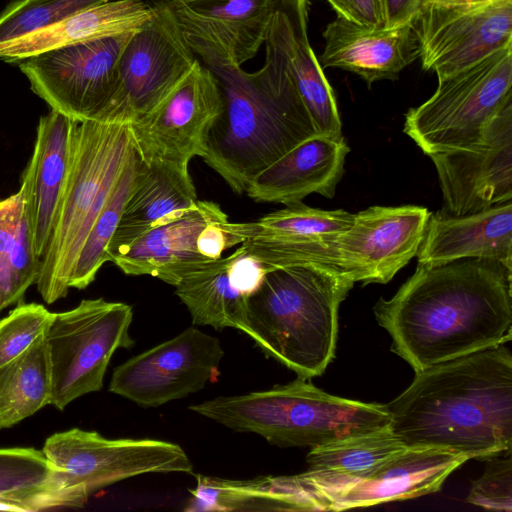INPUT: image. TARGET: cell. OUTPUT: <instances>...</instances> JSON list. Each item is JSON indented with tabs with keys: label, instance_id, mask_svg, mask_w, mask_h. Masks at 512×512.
Segmentation results:
<instances>
[{
	"label": "cell",
	"instance_id": "cell-1",
	"mask_svg": "<svg viewBox=\"0 0 512 512\" xmlns=\"http://www.w3.org/2000/svg\"><path fill=\"white\" fill-rule=\"evenodd\" d=\"M176 16L196 57L218 80L222 109L209 129L202 159L235 193L288 151L316 135L283 56L267 32L263 66L252 73L235 58L218 25L164 2Z\"/></svg>",
	"mask_w": 512,
	"mask_h": 512
},
{
	"label": "cell",
	"instance_id": "cell-2",
	"mask_svg": "<svg viewBox=\"0 0 512 512\" xmlns=\"http://www.w3.org/2000/svg\"><path fill=\"white\" fill-rule=\"evenodd\" d=\"M511 275L491 259L418 264L374 314L391 350L418 372L511 341Z\"/></svg>",
	"mask_w": 512,
	"mask_h": 512
},
{
	"label": "cell",
	"instance_id": "cell-3",
	"mask_svg": "<svg viewBox=\"0 0 512 512\" xmlns=\"http://www.w3.org/2000/svg\"><path fill=\"white\" fill-rule=\"evenodd\" d=\"M388 429L407 448L487 460L512 448V355L504 345L415 372L385 405Z\"/></svg>",
	"mask_w": 512,
	"mask_h": 512
},
{
	"label": "cell",
	"instance_id": "cell-4",
	"mask_svg": "<svg viewBox=\"0 0 512 512\" xmlns=\"http://www.w3.org/2000/svg\"><path fill=\"white\" fill-rule=\"evenodd\" d=\"M354 283L325 264L270 269L248 297L243 333L298 377L320 376L334 358L339 306Z\"/></svg>",
	"mask_w": 512,
	"mask_h": 512
},
{
	"label": "cell",
	"instance_id": "cell-5",
	"mask_svg": "<svg viewBox=\"0 0 512 512\" xmlns=\"http://www.w3.org/2000/svg\"><path fill=\"white\" fill-rule=\"evenodd\" d=\"M189 410L280 447L311 448L387 429L385 405L330 395L306 379L238 396H219Z\"/></svg>",
	"mask_w": 512,
	"mask_h": 512
},
{
	"label": "cell",
	"instance_id": "cell-6",
	"mask_svg": "<svg viewBox=\"0 0 512 512\" xmlns=\"http://www.w3.org/2000/svg\"><path fill=\"white\" fill-rule=\"evenodd\" d=\"M430 215L415 205L372 206L354 214L349 228L326 241L291 243L256 236L241 245L268 270L319 263L354 282L385 284L417 255Z\"/></svg>",
	"mask_w": 512,
	"mask_h": 512
},
{
	"label": "cell",
	"instance_id": "cell-7",
	"mask_svg": "<svg viewBox=\"0 0 512 512\" xmlns=\"http://www.w3.org/2000/svg\"><path fill=\"white\" fill-rule=\"evenodd\" d=\"M134 148L128 123H78L68 180L36 282L47 304L67 295L85 222L106 179L126 164Z\"/></svg>",
	"mask_w": 512,
	"mask_h": 512
},
{
	"label": "cell",
	"instance_id": "cell-8",
	"mask_svg": "<svg viewBox=\"0 0 512 512\" xmlns=\"http://www.w3.org/2000/svg\"><path fill=\"white\" fill-rule=\"evenodd\" d=\"M512 101V43L438 79L433 95L405 115L404 132L428 156L478 142Z\"/></svg>",
	"mask_w": 512,
	"mask_h": 512
},
{
	"label": "cell",
	"instance_id": "cell-9",
	"mask_svg": "<svg viewBox=\"0 0 512 512\" xmlns=\"http://www.w3.org/2000/svg\"><path fill=\"white\" fill-rule=\"evenodd\" d=\"M132 307L103 298L82 300L75 308L54 313L46 332L51 365V403L63 410L75 399L99 391L113 356L130 348Z\"/></svg>",
	"mask_w": 512,
	"mask_h": 512
},
{
	"label": "cell",
	"instance_id": "cell-10",
	"mask_svg": "<svg viewBox=\"0 0 512 512\" xmlns=\"http://www.w3.org/2000/svg\"><path fill=\"white\" fill-rule=\"evenodd\" d=\"M66 486L87 500L119 481L151 473H192L187 453L156 439H109L96 431L72 428L48 437L42 449Z\"/></svg>",
	"mask_w": 512,
	"mask_h": 512
},
{
	"label": "cell",
	"instance_id": "cell-11",
	"mask_svg": "<svg viewBox=\"0 0 512 512\" xmlns=\"http://www.w3.org/2000/svg\"><path fill=\"white\" fill-rule=\"evenodd\" d=\"M134 33L58 47L16 63L51 110L98 121L116 85L120 56Z\"/></svg>",
	"mask_w": 512,
	"mask_h": 512
},
{
	"label": "cell",
	"instance_id": "cell-12",
	"mask_svg": "<svg viewBox=\"0 0 512 512\" xmlns=\"http://www.w3.org/2000/svg\"><path fill=\"white\" fill-rule=\"evenodd\" d=\"M150 4L156 12L126 44L113 94L98 121L130 123L146 114L197 59L174 13L163 4Z\"/></svg>",
	"mask_w": 512,
	"mask_h": 512
},
{
	"label": "cell",
	"instance_id": "cell-13",
	"mask_svg": "<svg viewBox=\"0 0 512 512\" xmlns=\"http://www.w3.org/2000/svg\"><path fill=\"white\" fill-rule=\"evenodd\" d=\"M222 104L217 78L197 58L153 109L128 123L142 161L189 169L193 157L204 155L209 129Z\"/></svg>",
	"mask_w": 512,
	"mask_h": 512
},
{
	"label": "cell",
	"instance_id": "cell-14",
	"mask_svg": "<svg viewBox=\"0 0 512 512\" xmlns=\"http://www.w3.org/2000/svg\"><path fill=\"white\" fill-rule=\"evenodd\" d=\"M218 338L189 327L113 371L110 392L143 407H158L203 389L219 374Z\"/></svg>",
	"mask_w": 512,
	"mask_h": 512
},
{
	"label": "cell",
	"instance_id": "cell-15",
	"mask_svg": "<svg viewBox=\"0 0 512 512\" xmlns=\"http://www.w3.org/2000/svg\"><path fill=\"white\" fill-rule=\"evenodd\" d=\"M411 25L422 68L438 79L512 43V0L457 7H422Z\"/></svg>",
	"mask_w": 512,
	"mask_h": 512
},
{
	"label": "cell",
	"instance_id": "cell-16",
	"mask_svg": "<svg viewBox=\"0 0 512 512\" xmlns=\"http://www.w3.org/2000/svg\"><path fill=\"white\" fill-rule=\"evenodd\" d=\"M443 195V212L462 216L512 200V101L469 146L429 155Z\"/></svg>",
	"mask_w": 512,
	"mask_h": 512
},
{
	"label": "cell",
	"instance_id": "cell-17",
	"mask_svg": "<svg viewBox=\"0 0 512 512\" xmlns=\"http://www.w3.org/2000/svg\"><path fill=\"white\" fill-rule=\"evenodd\" d=\"M467 460L443 449L406 448L353 484L303 494L298 510L341 511L434 493Z\"/></svg>",
	"mask_w": 512,
	"mask_h": 512
},
{
	"label": "cell",
	"instance_id": "cell-18",
	"mask_svg": "<svg viewBox=\"0 0 512 512\" xmlns=\"http://www.w3.org/2000/svg\"><path fill=\"white\" fill-rule=\"evenodd\" d=\"M77 121L51 110L39 119L19 189L35 254L43 258L71 167Z\"/></svg>",
	"mask_w": 512,
	"mask_h": 512
},
{
	"label": "cell",
	"instance_id": "cell-19",
	"mask_svg": "<svg viewBox=\"0 0 512 512\" xmlns=\"http://www.w3.org/2000/svg\"><path fill=\"white\" fill-rule=\"evenodd\" d=\"M322 68H340L360 76L369 86L379 80H395L420 57L417 35L411 24L396 29H374L340 16L324 32Z\"/></svg>",
	"mask_w": 512,
	"mask_h": 512
},
{
	"label": "cell",
	"instance_id": "cell-20",
	"mask_svg": "<svg viewBox=\"0 0 512 512\" xmlns=\"http://www.w3.org/2000/svg\"><path fill=\"white\" fill-rule=\"evenodd\" d=\"M349 151L344 137L316 134L259 173L246 193L256 202L285 205L302 202L312 193L332 198Z\"/></svg>",
	"mask_w": 512,
	"mask_h": 512
},
{
	"label": "cell",
	"instance_id": "cell-21",
	"mask_svg": "<svg viewBox=\"0 0 512 512\" xmlns=\"http://www.w3.org/2000/svg\"><path fill=\"white\" fill-rule=\"evenodd\" d=\"M418 264L438 265L465 258L491 259L512 268V202L453 216L431 214L417 252Z\"/></svg>",
	"mask_w": 512,
	"mask_h": 512
},
{
	"label": "cell",
	"instance_id": "cell-22",
	"mask_svg": "<svg viewBox=\"0 0 512 512\" xmlns=\"http://www.w3.org/2000/svg\"><path fill=\"white\" fill-rule=\"evenodd\" d=\"M308 1L279 0L268 28L316 133L343 137L333 90L308 39Z\"/></svg>",
	"mask_w": 512,
	"mask_h": 512
},
{
	"label": "cell",
	"instance_id": "cell-23",
	"mask_svg": "<svg viewBox=\"0 0 512 512\" xmlns=\"http://www.w3.org/2000/svg\"><path fill=\"white\" fill-rule=\"evenodd\" d=\"M227 219L217 203L198 200L193 209L148 232L112 262L127 275H150L175 286L185 275L211 261L196 248L201 230L211 222Z\"/></svg>",
	"mask_w": 512,
	"mask_h": 512
},
{
	"label": "cell",
	"instance_id": "cell-24",
	"mask_svg": "<svg viewBox=\"0 0 512 512\" xmlns=\"http://www.w3.org/2000/svg\"><path fill=\"white\" fill-rule=\"evenodd\" d=\"M197 202L189 169L144 163L107 248V261L124 254L148 232L180 218Z\"/></svg>",
	"mask_w": 512,
	"mask_h": 512
},
{
	"label": "cell",
	"instance_id": "cell-25",
	"mask_svg": "<svg viewBox=\"0 0 512 512\" xmlns=\"http://www.w3.org/2000/svg\"><path fill=\"white\" fill-rule=\"evenodd\" d=\"M406 448L388 428L311 448L305 472L282 476L292 510L303 494L353 484Z\"/></svg>",
	"mask_w": 512,
	"mask_h": 512
},
{
	"label": "cell",
	"instance_id": "cell-26",
	"mask_svg": "<svg viewBox=\"0 0 512 512\" xmlns=\"http://www.w3.org/2000/svg\"><path fill=\"white\" fill-rule=\"evenodd\" d=\"M156 8L144 0H110L33 33L0 44V60L16 64L42 52L95 39L136 33Z\"/></svg>",
	"mask_w": 512,
	"mask_h": 512
},
{
	"label": "cell",
	"instance_id": "cell-27",
	"mask_svg": "<svg viewBox=\"0 0 512 512\" xmlns=\"http://www.w3.org/2000/svg\"><path fill=\"white\" fill-rule=\"evenodd\" d=\"M86 502L65 485L42 450L0 448V510L36 512Z\"/></svg>",
	"mask_w": 512,
	"mask_h": 512
},
{
	"label": "cell",
	"instance_id": "cell-28",
	"mask_svg": "<svg viewBox=\"0 0 512 512\" xmlns=\"http://www.w3.org/2000/svg\"><path fill=\"white\" fill-rule=\"evenodd\" d=\"M230 255L208 261L185 275L174 287L175 294L188 308L193 324L217 330L244 331L248 298L229 279Z\"/></svg>",
	"mask_w": 512,
	"mask_h": 512
},
{
	"label": "cell",
	"instance_id": "cell-29",
	"mask_svg": "<svg viewBox=\"0 0 512 512\" xmlns=\"http://www.w3.org/2000/svg\"><path fill=\"white\" fill-rule=\"evenodd\" d=\"M46 332L24 353L0 367V430L18 424L51 403Z\"/></svg>",
	"mask_w": 512,
	"mask_h": 512
},
{
	"label": "cell",
	"instance_id": "cell-30",
	"mask_svg": "<svg viewBox=\"0 0 512 512\" xmlns=\"http://www.w3.org/2000/svg\"><path fill=\"white\" fill-rule=\"evenodd\" d=\"M41 259L34 252L20 191L0 201V311L36 284Z\"/></svg>",
	"mask_w": 512,
	"mask_h": 512
},
{
	"label": "cell",
	"instance_id": "cell-31",
	"mask_svg": "<svg viewBox=\"0 0 512 512\" xmlns=\"http://www.w3.org/2000/svg\"><path fill=\"white\" fill-rule=\"evenodd\" d=\"M174 4L221 27L232 39L240 66L264 45L279 0H147Z\"/></svg>",
	"mask_w": 512,
	"mask_h": 512
},
{
	"label": "cell",
	"instance_id": "cell-32",
	"mask_svg": "<svg viewBox=\"0 0 512 512\" xmlns=\"http://www.w3.org/2000/svg\"><path fill=\"white\" fill-rule=\"evenodd\" d=\"M185 511H290L280 476L229 480L197 475Z\"/></svg>",
	"mask_w": 512,
	"mask_h": 512
},
{
	"label": "cell",
	"instance_id": "cell-33",
	"mask_svg": "<svg viewBox=\"0 0 512 512\" xmlns=\"http://www.w3.org/2000/svg\"><path fill=\"white\" fill-rule=\"evenodd\" d=\"M143 167L144 162L134 148L76 257L68 280L69 288L84 289L89 286L100 268L107 262V248Z\"/></svg>",
	"mask_w": 512,
	"mask_h": 512
},
{
	"label": "cell",
	"instance_id": "cell-34",
	"mask_svg": "<svg viewBox=\"0 0 512 512\" xmlns=\"http://www.w3.org/2000/svg\"><path fill=\"white\" fill-rule=\"evenodd\" d=\"M354 214L345 210H321L302 202L266 214L257 222L264 236L282 242H322L334 238L353 222Z\"/></svg>",
	"mask_w": 512,
	"mask_h": 512
},
{
	"label": "cell",
	"instance_id": "cell-35",
	"mask_svg": "<svg viewBox=\"0 0 512 512\" xmlns=\"http://www.w3.org/2000/svg\"><path fill=\"white\" fill-rule=\"evenodd\" d=\"M110 0H14L0 14V44Z\"/></svg>",
	"mask_w": 512,
	"mask_h": 512
},
{
	"label": "cell",
	"instance_id": "cell-36",
	"mask_svg": "<svg viewBox=\"0 0 512 512\" xmlns=\"http://www.w3.org/2000/svg\"><path fill=\"white\" fill-rule=\"evenodd\" d=\"M54 313L37 303H21L0 320V367L24 353L47 331Z\"/></svg>",
	"mask_w": 512,
	"mask_h": 512
},
{
	"label": "cell",
	"instance_id": "cell-37",
	"mask_svg": "<svg viewBox=\"0 0 512 512\" xmlns=\"http://www.w3.org/2000/svg\"><path fill=\"white\" fill-rule=\"evenodd\" d=\"M483 475L472 483L466 501L490 510H512V455L488 458Z\"/></svg>",
	"mask_w": 512,
	"mask_h": 512
},
{
	"label": "cell",
	"instance_id": "cell-38",
	"mask_svg": "<svg viewBox=\"0 0 512 512\" xmlns=\"http://www.w3.org/2000/svg\"><path fill=\"white\" fill-rule=\"evenodd\" d=\"M259 232L257 222L231 223L227 220L207 224L196 240L197 251L211 260L221 258L222 253L255 237Z\"/></svg>",
	"mask_w": 512,
	"mask_h": 512
},
{
	"label": "cell",
	"instance_id": "cell-39",
	"mask_svg": "<svg viewBox=\"0 0 512 512\" xmlns=\"http://www.w3.org/2000/svg\"><path fill=\"white\" fill-rule=\"evenodd\" d=\"M268 269L241 245L230 255L229 279L234 288L249 297L260 286Z\"/></svg>",
	"mask_w": 512,
	"mask_h": 512
},
{
	"label": "cell",
	"instance_id": "cell-40",
	"mask_svg": "<svg viewBox=\"0 0 512 512\" xmlns=\"http://www.w3.org/2000/svg\"><path fill=\"white\" fill-rule=\"evenodd\" d=\"M338 16L374 29H383L380 0H327Z\"/></svg>",
	"mask_w": 512,
	"mask_h": 512
},
{
	"label": "cell",
	"instance_id": "cell-41",
	"mask_svg": "<svg viewBox=\"0 0 512 512\" xmlns=\"http://www.w3.org/2000/svg\"><path fill=\"white\" fill-rule=\"evenodd\" d=\"M422 0H380L383 29H396L411 24L421 8Z\"/></svg>",
	"mask_w": 512,
	"mask_h": 512
},
{
	"label": "cell",
	"instance_id": "cell-42",
	"mask_svg": "<svg viewBox=\"0 0 512 512\" xmlns=\"http://www.w3.org/2000/svg\"><path fill=\"white\" fill-rule=\"evenodd\" d=\"M486 1H489V0H422L421 8L428 7V6H437V7L467 6V5L478 4V3H482V2H486Z\"/></svg>",
	"mask_w": 512,
	"mask_h": 512
}]
</instances>
